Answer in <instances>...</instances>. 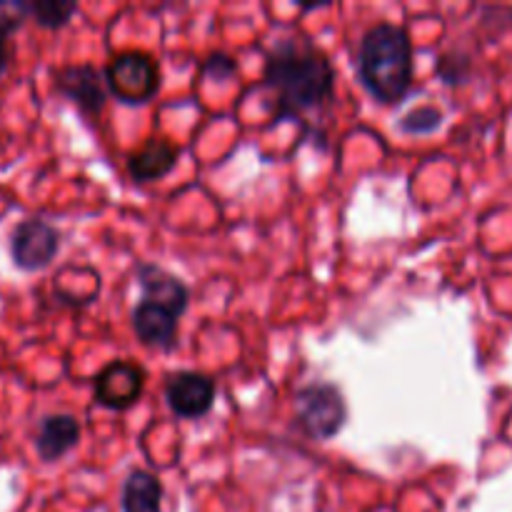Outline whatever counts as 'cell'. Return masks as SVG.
<instances>
[{
    "label": "cell",
    "mask_w": 512,
    "mask_h": 512,
    "mask_svg": "<svg viewBox=\"0 0 512 512\" xmlns=\"http://www.w3.org/2000/svg\"><path fill=\"white\" fill-rule=\"evenodd\" d=\"M265 80L278 93L275 118L315 108L333 93L335 70L328 55L313 43L283 40L275 45L265 65Z\"/></svg>",
    "instance_id": "cell-1"
},
{
    "label": "cell",
    "mask_w": 512,
    "mask_h": 512,
    "mask_svg": "<svg viewBox=\"0 0 512 512\" xmlns=\"http://www.w3.org/2000/svg\"><path fill=\"white\" fill-rule=\"evenodd\" d=\"M358 75L380 103H398L413 83V45L400 25L380 23L365 33L358 50Z\"/></svg>",
    "instance_id": "cell-2"
},
{
    "label": "cell",
    "mask_w": 512,
    "mask_h": 512,
    "mask_svg": "<svg viewBox=\"0 0 512 512\" xmlns=\"http://www.w3.org/2000/svg\"><path fill=\"white\" fill-rule=\"evenodd\" d=\"M295 418L308 438L328 440L343 430L348 405L335 385L313 383L295 393Z\"/></svg>",
    "instance_id": "cell-3"
},
{
    "label": "cell",
    "mask_w": 512,
    "mask_h": 512,
    "mask_svg": "<svg viewBox=\"0 0 512 512\" xmlns=\"http://www.w3.org/2000/svg\"><path fill=\"white\" fill-rule=\"evenodd\" d=\"M103 80L105 88L115 95V100L125 105H143L158 93V63L148 53H138V50L120 53L110 60Z\"/></svg>",
    "instance_id": "cell-4"
},
{
    "label": "cell",
    "mask_w": 512,
    "mask_h": 512,
    "mask_svg": "<svg viewBox=\"0 0 512 512\" xmlns=\"http://www.w3.org/2000/svg\"><path fill=\"white\" fill-rule=\"evenodd\" d=\"M60 248V233L40 218L23 220L10 235V258L25 273L43 270L53 263Z\"/></svg>",
    "instance_id": "cell-5"
},
{
    "label": "cell",
    "mask_w": 512,
    "mask_h": 512,
    "mask_svg": "<svg viewBox=\"0 0 512 512\" xmlns=\"http://www.w3.org/2000/svg\"><path fill=\"white\" fill-rule=\"evenodd\" d=\"M145 388V370L130 360H115L95 378V400L108 410H128Z\"/></svg>",
    "instance_id": "cell-6"
},
{
    "label": "cell",
    "mask_w": 512,
    "mask_h": 512,
    "mask_svg": "<svg viewBox=\"0 0 512 512\" xmlns=\"http://www.w3.org/2000/svg\"><path fill=\"white\" fill-rule=\"evenodd\" d=\"M165 400L178 418H203L215 403V383L208 375L183 370L170 375L165 385Z\"/></svg>",
    "instance_id": "cell-7"
},
{
    "label": "cell",
    "mask_w": 512,
    "mask_h": 512,
    "mask_svg": "<svg viewBox=\"0 0 512 512\" xmlns=\"http://www.w3.org/2000/svg\"><path fill=\"white\" fill-rule=\"evenodd\" d=\"M55 88L65 98L73 100L85 115H100L108 100L105 80L93 65H65L55 73Z\"/></svg>",
    "instance_id": "cell-8"
},
{
    "label": "cell",
    "mask_w": 512,
    "mask_h": 512,
    "mask_svg": "<svg viewBox=\"0 0 512 512\" xmlns=\"http://www.w3.org/2000/svg\"><path fill=\"white\" fill-rule=\"evenodd\" d=\"M138 280H140V288H143L145 303H153L158 305V308L170 310L175 318H180V315L185 313L190 293L183 285V280L165 273L163 268L150 263L138 265Z\"/></svg>",
    "instance_id": "cell-9"
},
{
    "label": "cell",
    "mask_w": 512,
    "mask_h": 512,
    "mask_svg": "<svg viewBox=\"0 0 512 512\" xmlns=\"http://www.w3.org/2000/svg\"><path fill=\"white\" fill-rule=\"evenodd\" d=\"M78 438L80 423L73 415H48V418H43L38 435H35V450H38L40 460L55 463V460H60L65 453H70L78 445Z\"/></svg>",
    "instance_id": "cell-10"
},
{
    "label": "cell",
    "mask_w": 512,
    "mask_h": 512,
    "mask_svg": "<svg viewBox=\"0 0 512 512\" xmlns=\"http://www.w3.org/2000/svg\"><path fill=\"white\" fill-rule=\"evenodd\" d=\"M133 330L145 345H150V348L170 350L175 345L178 318H175L170 310L140 300L138 308L133 310Z\"/></svg>",
    "instance_id": "cell-11"
},
{
    "label": "cell",
    "mask_w": 512,
    "mask_h": 512,
    "mask_svg": "<svg viewBox=\"0 0 512 512\" xmlns=\"http://www.w3.org/2000/svg\"><path fill=\"white\" fill-rule=\"evenodd\" d=\"M175 160H178V148L165 138H153L130 155L128 170L138 183H148V180H158L173 170Z\"/></svg>",
    "instance_id": "cell-12"
},
{
    "label": "cell",
    "mask_w": 512,
    "mask_h": 512,
    "mask_svg": "<svg viewBox=\"0 0 512 512\" xmlns=\"http://www.w3.org/2000/svg\"><path fill=\"white\" fill-rule=\"evenodd\" d=\"M163 485L145 470H133L123 485V512H160Z\"/></svg>",
    "instance_id": "cell-13"
},
{
    "label": "cell",
    "mask_w": 512,
    "mask_h": 512,
    "mask_svg": "<svg viewBox=\"0 0 512 512\" xmlns=\"http://www.w3.org/2000/svg\"><path fill=\"white\" fill-rule=\"evenodd\" d=\"M28 10L35 15L38 25L43 28H63L75 13V3L70 0H38V3H28Z\"/></svg>",
    "instance_id": "cell-14"
},
{
    "label": "cell",
    "mask_w": 512,
    "mask_h": 512,
    "mask_svg": "<svg viewBox=\"0 0 512 512\" xmlns=\"http://www.w3.org/2000/svg\"><path fill=\"white\" fill-rule=\"evenodd\" d=\"M443 123V113L433 105H423V108H415L400 120V130L410 135H425V133H433L435 128H440Z\"/></svg>",
    "instance_id": "cell-15"
},
{
    "label": "cell",
    "mask_w": 512,
    "mask_h": 512,
    "mask_svg": "<svg viewBox=\"0 0 512 512\" xmlns=\"http://www.w3.org/2000/svg\"><path fill=\"white\" fill-rule=\"evenodd\" d=\"M438 75L443 78V83L448 85H460L470 78V58L460 53H448L440 58L438 63Z\"/></svg>",
    "instance_id": "cell-16"
},
{
    "label": "cell",
    "mask_w": 512,
    "mask_h": 512,
    "mask_svg": "<svg viewBox=\"0 0 512 512\" xmlns=\"http://www.w3.org/2000/svg\"><path fill=\"white\" fill-rule=\"evenodd\" d=\"M28 13V3H20V0H0V38H8L13 30H18Z\"/></svg>",
    "instance_id": "cell-17"
},
{
    "label": "cell",
    "mask_w": 512,
    "mask_h": 512,
    "mask_svg": "<svg viewBox=\"0 0 512 512\" xmlns=\"http://www.w3.org/2000/svg\"><path fill=\"white\" fill-rule=\"evenodd\" d=\"M205 70L218 75V78H228V75L235 73V63L228 58V55H213V58L205 63Z\"/></svg>",
    "instance_id": "cell-18"
},
{
    "label": "cell",
    "mask_w": 512,
    "mask_h": 512,
    "mask_svg": "<svg viewBox=\"0 0 512 512\" xmlns=\"http://www.w3.org/2000/svg\"><path fill=\"white\" fill-rule=\"evenodd\" d=\"M5 65H8V50H5V38H0V75H3Z\"/></svg>",
    "instance_id": "cell-19"
}]
</instances>
